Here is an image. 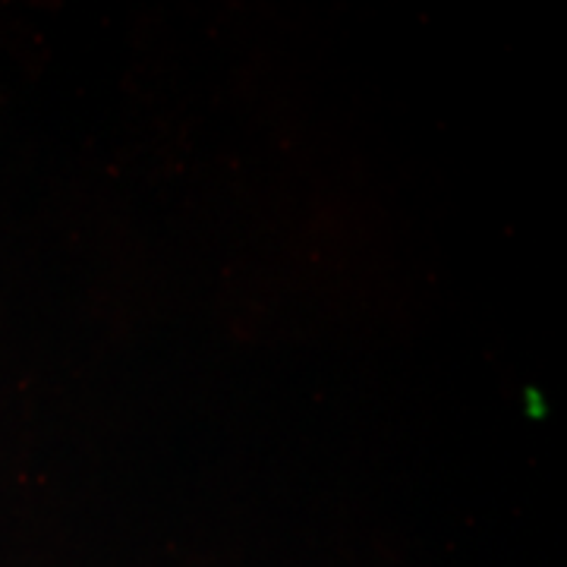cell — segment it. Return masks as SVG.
<instances>
[{
  "mask_svg": "<svg viewBox=\"0 0 567 567\" xmlns=\"http://www.w3.org/2000/svg\"><path fill=\"white\" fill-rule=\"evenodd\" d=\"M520 401H524V413H527L529 420H546L548 416V404L539 388H524Z\"/></svg>",
  "mask_w": 567,
  "mask_h": 567,
  "instance_id": "obj_1",
  "label": "cell"
}]
</instances>
